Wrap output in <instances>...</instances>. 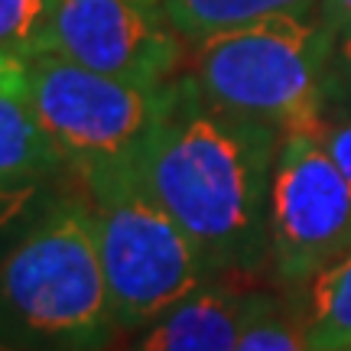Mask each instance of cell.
Segmentation results:
<instances>
[{"instance_id":"cell-9","label":"cell","mask_w":351,"mask_h":351,"mask_svg":"<svg viewBox=\"0 0 351 351\" xmlns=\"http://www.w3.org/2000/svg\"><path fill=\"white\" fill-rule=\"evenodd\" d=\"M62 169V153L29 111L26 98L0 91V182L52 179Z\"/></svg>"},{"instance_id":"cell-1","label":"cell","mask_w":351,"mask_h":351,"mask_svg":"<svg viewBox=\"0 0 351 351\" xmlns=\"http://www.w3.org/2000/svg\"><path fill=\"white\" fill-rule=\"evenodd\" d=\"M280 140L276 127L212 104L192 75L173 78L137 179L195 241L212 276H257L270 267Z\"/></svg>"},{"instance_id":"cell-8","label":"cell","mask_w":351,"mask_h":351,"mask_svg":"<svg viewBox=\"0 0 351 351\" xmlns=\"http://www.w3.org/2000/svg\"><path fill=\"white\" fill-rule=\"evenodd\" d=\"M244 293L225 276H212L192 296L160 315L134 351H234L238 348Z\"/></svg>"},{"instance_id":"cell-13","label":"cell","mask_w":351,"mask_h":351,"mask_svg":"<svg viewBox=\"0 0 351 351\" xmlns=\"http://www.w3.org/2000/svg\"><path fill=\"white\" fill-rule=\"evenodd\" d=\"M56 0H0V49L20 59L46 52V33Z\"/></svg>"},{"instance_id":"cell-18","label":"cell","mask_w":351,"mask_h":351,"mask_svg":"<svg viewBox=\"0 0 351 351\" xmlns=\"http://www.w3.org/2000/svg\"><path fill=\"white\" fill-rule=\"evenodd\" d=\"M319 16L335 33H345L351 29V0H319Z\"/></svg>"},{"instance_id":"cell-11","label":"cell","mask_w":351,"mask_h":351,"mask_svg":"<svg viewBox=\"0 0 351 351\" xmlns=\"http://www.w3.org/2000/svg\"><path fill=\"white\" fill-rule=\"evenodd\" d=\"M160 3L176 33L189 43H202L215 33L238 29L263 16L309 13L319 7V0H160Z\"/></svg>"},{"instance_id":"cell-5","label":"cell","mask_w":351,"mask_h":351,"mask_svg":"<svg viewBox=\"0 0 351 351\" xmlns=\"http://www.w3.org/2000/svg\"><path fill=\"white\" fill-rule=\"evenodd\" d=\"M169 85H130L43 52L26 59L23 98L65 166L88 186L108 176L137 173L166 114Z\"/></svg>"},{"instance_id":"cell-20","label":"cell","mask_w":351,"mask_h":351,"mask_svg":"<svg viewBox=\"0 0 351 351\" xmlns=\"http://www.w3.org/2000/svg\"><path fill=\"white\" fill-rule=\"evenodd\" d=\"M348 351H351V348H348Z\"/></svg>"},{"instance_id":"cell-4","label":"cell","mask_w":351,"mask_h":351,"mask_svg":"<svg viewBox=\"0 0 351 351\" xmlns=\"http://www.w3.org/2000/svg\"><path fill=\"white\" fill-rule=\"evenodd\" d=\"M82 189L95 215L101 267L121 332L150 328L212 280L195 241L143 189L137 173L108 176Z\"/></svg>"},{"instance_id":"cell-6","label":"cell","mask_w":351,"mask_h":351,"mask_svg":"<svg viewBox=\"0 0 351 351\" xmlns=\"http://www.w3.org/2000/svg\"><path fill=\"white\" fill-rule=\"evenodd\" d=\"M351 251V186L309 134H283L270 189V270L302 289Z\"/></svg>"},{"instance_id":"cell-10","label":"cell","mask_w":351,"mask_h":351,"mask_svg":"<svg viewBox=\"0 0 351 351\" xmlns=\"http://www.w3.org/2000/svg\"><path fill=\"white\" fill-rule=\"evenodd\" d=\"M313 351L351 348V251L328 263L300 289Z\"/></svg>"},{"instance_id":"cell-12","label":"cell","mask_w":351,"mask_h":351,"mask_svg":"<svg viewBox=\"0 0 351 351\" xmlns=\"http://www.w3.org/2000/svg\"><path fill=\"white\" fill-rule=\"evenodd\" d=\"M234 351H313L300 300L247 289Z\"/></svg>"},{"instance_id":"cell-2","label":"cell","mask_w":351,"mask_h":351,"mask_svg":"<svg viewBox=\"0 0 351 351\" xmlns=\"http://www.w3.org/2000/svg\"><path fill=\"white\" fill-rule=\"evenodd\" d=\"M0 332L29 351H104L121 335L88 199H52L3 247Z\"/></svg>"},{"instance_id":"cell-3","label":"cell","mask_w":351,"mask_h":351,"mask_svg":"<svg viewBox=\"0 0 351 351\" xmlns=\"http://www.w3.org/2000/svg\"><path fill=\"white\" fill-rule=\"evenodd\" d=\"M335 29L309 13H276L195 43L192 82L205 98L241 117L306 134L328 104Z\"/></svg>"},{"instance_id":"cell-14","label":"cell","mask_w":351,"mask_h":351,"mask_svg":"<svg viewBox=\"0 0 351 351\" xmlns=\"http://www.w3.org/2000/svg\"><path fill=\"white\" fill-rule=\"evenodd\" d=\"M56 199V195H52ZM46 179L29 182H0V247H10L33 218L49 205Z\"/></svg>"},{"instance_id":"cell-16","label":"cell","mask_w":351,"mask_h":351,"mask_svg":"<svg viewBox=\"0 0 351 351\" xmlns=\"http://www.w3.org/2000/svg\"><path fill=\"white\" fill-rule=\"evenodd\" d=\"M328 101L351 108V29L335 33V49L328 65Z\"/></svg>"},{"instance_id":"cell-19","label":"cell","mask_w":351,"mask_h":351,"mask_svg":"<svg viewBox=\"0 0 351 351\" xmlns=\"http://www.w3.org/2000/svg\"><path fill=\"white\" fill-rule=\"evenodd\" d=\"M0 351H29V348H23V345H16V341H13L10 335H3V332H0Z\"/></svg>"},{"instance_id":"cell-7","label":"cell","mask_w":351,"mask_h":351,"mask_svg":"<svg viewBox=\"0 0 351 351\" xmlns=\"http://www.w3.org/2000/svg\"><path fill=\"white\" fill-rule=\"evenodd\" d=\"M46 52L130 85L163 88L182 62V36L160 0H56Z\"/></svg>"},{"instance_id":"cell-15","label":"cell","mask_w":351,"mask_h":351,"mask_svg":"<svg viewBox=\"0 0 351 351\" xmlns=\"http://www.w3.org/2000/svg\"><path fill=\"white\" fill-rule=\"evenodd\" d=\"M306 134L328 153V160L339 166V173L351 186V108H341V104L328 101L326 111L319 114V121Z\"/></svg>"},{"instance_id":"cell-17","label":"cell","mask_w":351,"mask_h":351,"mask_svg":"<svg viewBox=\"0 0 351 351\" xmlns=\"http://www.w3.org/2000/svg\"><path fill=\"white\" fill-rule=\"evenodd\" d=\"M0 91L23 95L26 91V59L0 49Z\"/></svg>"}]
</instances>
